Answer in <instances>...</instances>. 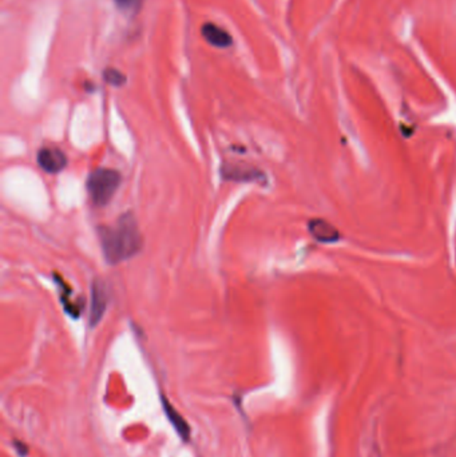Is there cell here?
<instances>
[{
  "label": "cell",
  "mask_w": 456,
  "mask_h": 457,
  "mask_svg": "<svg viewBox=\"0 0 456 457\" xmlns=\"http://www.w3.org/2000/svg\"><path fill=\"white\" fill-rule=\"evenodd\" d=\"M107 301H109V294H107L106 285L100 279H95L91 288V303H90L89 323L91 328L97 326L103 318L105 312L107 309Z\"/></svg>",
  "instance_id": "cell-3"
},
{
  "label": "cell",
  "mask_w": 456,
  "mask_h": 457,
  "mask_svg": "<svg viewBox=\"0 0 456 457\" xmlns=\"http://www.w3.org/2000/svg\"><path fill=\"white\" fill-rule=\"evenodd\" d=\"M103 79L115 87H121L126 83V77L123 75L121 71L115 70V68H106L103 71Z\"/></svg>",
  "instance_id": "cell-10"
},
{
  "label": "cell",
  "mask_w": 456,
  "mask_h": 457,
  "mask_svg": "<svg viewBox=\"0 0 456 457\" xmlns=\"http://www.w3.org/2000/svg\"><path fill=\"white\" fill-rule=\"evenodd\" d=\"M142 0H115V3L122 9V10H137L141 6Z\"/></svg>",
  "instance_id": "cell-11"
},
{
  "label": "cell",
  "mask_w": 456,
  "mask_h": 457,
  "mask_svg": "<svg viewBox=\"0 0 456 457\" xmlns=\"http://www.w3.org/2000/svg\"><path fill=\"white\" fill-rule=\"evenodd\" d=\"M308 229H309L312 237L316 241L323 242V244H332V242L339 241V238H340L339 230L334 227V225H331L324 220H320V218L312 220L308 225Z\"/></svg>",
  "instance_id": "cell-7"
},
{
  "label": "cell",
  "mask_w": 456,
  "mask_h": 457,
  "mask_svg": "<svg viewBox=\"0 0 456 457\" xmlns=\"http://www.w3.org/2000/svg\"><path fill=\"white\" fill-rule=\"evenodd\" d=\"M221 176L225 181L233 182H263L265 176L258 168L240 165H223Z\"/></svg>",
  "instance_id": "cell-5"
},
{
  "label": "cell",
  "mask_w": 456,
  "mask_h": 457,
  "mask_svg": "<svg viewBox=\"0 0 456 457\" xmlns=\"http://www.w3.org/2000/svg\"><path fill=\"white\" fill-rule=\"evenodd\" d=\"M102 253L110 265L121 264L142 249V235L132 213H126L114 226H102L98 230Z\"/></svg>",
  "instance_id": "cell-1"
},
{
  "label": "cell",
  "mask_w": 456,
  "mask_h": 457,
  "mask_svg": "<svg viewBox=\"0 0 456 457\" xmlns=\"http://www.w3.org/2000/svg\"><path fill=\"white\" fill-rule=\"evenodd\" d=\"M36 162L47 174H58L67 166V156L58 147H42L38 151Z\"/></svg>",
  "instance_id": "cell-4"
},
{
  "label": "cell",
  "mask_w": 456,
  "mask_h": 457,
  "mask_svg": "<svg viewBox=\"0 0 456 457\" xmlns=\"http://www.w3.org/2000/svg\"><path fill=\"white\" fill-rule=\"evenodd\" d=\"M58 284H59V286H60V296H62V302H63V306H65V311H66L70 316H73V317H77L78 318L79 314H80V309H82V306L80 305H78V303H74L73 301H70V299H68V296H70V293H71V290L68 289V286H67L66 282L65 281H62V279H59L58 281Z\"/></svg>",
  "instance_id": "cell-9"
},
{
  "label": "cell",
  "mask_w": 456,
  "mask_h": 457,
  "mask_svg": "<svg viewBox=\"0 0 456 457\" xmlns=\"http://www.w3.org/2000/svg\"><path fill=\"white\" fill-rule=\"evenodd\" d=\"M12 444H14V448L16 449V452H18L19 456L26 457L28 455V448H27V446H26L24 443H22V441L14 440Z\"/></svg>",
  "instance_id": "cell-12"
},
{
  "label": "cell",
  "mask_w": 456,
  "mask_h": 457,
  "mask_svg": "<svg viewBox=\"0 0 456 457\" xmlns=\"http://www.w3.org/2000/svg\"><path fill=\"white\" fill-rule=\"evenodd\" d=\"M121 182V173L114 168H100L94 170L86 182L90 200L97 208L106 206L112 201L117 190L120 189Z\"/></svg>",
  "instance_id": "cell-2"
},
{
  "label": "cell",
  "mask_w": 456,
  "mask_h": 457,
  "mask_svg": "<svg viewBox=\"0 0 456 457\" xmlns=\"http://www.w3.org/2000/svg\"><path fill=\"white\" fill-rule=\"evenodd\" d=\"M202 36L209 45L217 48H228L233 45L232 35L214 23H205L202 26Z\"/></svg>",
  "instance_id": "cell-6"
},
{
  "label": "cell",
  "mask_w": 456,
  "mask_h": 457,
  "mask_svg": "<svg viewBox=\"0 0 456 457\" xmlns=\"http://www.w3.org/2000/svg\"><path fill=\"white\" fill-rule=\"evenodd\" d=\"M162 405H164V412L166 414L167 420L171 423L179 437L184 441H189L190 426L188 421L182 417V414L170 402H167L165 397L162 399Z\"/></svg>",
  "instance_id": "cell-8"
}]
</instances>
